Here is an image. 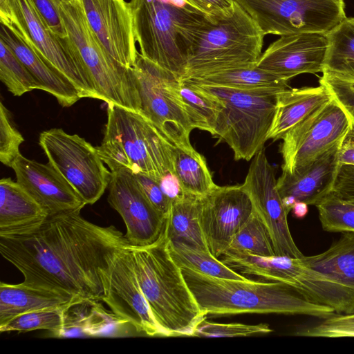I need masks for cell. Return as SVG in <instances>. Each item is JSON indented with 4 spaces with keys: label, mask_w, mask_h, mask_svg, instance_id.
I'll use <instances>...</instances> for the list:
<instances>
[{
    "label": "cell",
    "mask_w": 354,
    "mask_h": 354,
    "mask_svg": "<svg viewBox=\"0 0 354 354\" xmlns=\"http://www.w3.org/2000/svg\"><path fill=\"white\" fill-rule=\"evenodd\" d=\"M63 309L35 310L19 315L1 325L0 332L46 330L52 335L62 325Z\"/></svg>",
    "instance_id": "37"
},
{
    "label": "cell",
    "mask_w": 354,
    "mask_h": 354,
    "mask_svg": "<svg viewBox=\"0 0 354 354\" xmlns=\"http://www.w3.org/2000/svg\"><path fill=\"white\" fill-rule=\"evenodd\" d=\"M130 245L114 225L100 226L80 211L48 216L35 230L0 236V253L24 282L102 301L110 263Z\"/></svg>",
    "instance_id": "1"
},
{
    "label": "cell",
    "mask_w": 354,
    "mask_h": 354,
    "mask_svg": "<svg viewBox=\"0 0 354 354\" xmlns=\"http://www.w3.org/2000/svg\"><path fill=\"white\" fill-rule=\"evenodd\" d=\"M67 1L68 0H33L50 29L61 38H66L68 35L59 12V7L62 3Z\"/></svg>",
    "instance_id": "43"
},
{
    "label": "cell",
    "mask_w": 354,
    "mask_h": 354,
    "mask_svg": "<svg viewBox=\"0 0 354 354\" xmlns=\"http://www.w3.org/2000/svg\"><path fill=\"white\" fill-rule=\"evenodd\" d=\"M340 165H354V140L347 137L342 142L338 153Z\"/></svg>",
    "instance_id": "47"
},
{
    "label": "cell",
    "mask_w": 354,
    "mask_h": 354,
    "mask_svg": "<svg viewBox=\"0 0 354 354\" xmlns=\"http://www.w3.org/2000/svg\"><path fill=\"white\" fill-rule=\"evenodd\" d=\"M118 316L126 319L136 333L167 337L155 319L138 283L129 245L114 257L106 275L102 299Z\"/></svg>",
    "instance_id": "17"
},
{
    "label": "cell",
    "mask_w": 354,
    "mask_h": 354,
    "mask_svg": "<svg viewBox=\"0 0 354 354\" xmlns=\"http://www.w3.org/2000/svg\"><path fill=\"white\" fill-rule=\"evenodd\" d=\"M59 12L100 100L140 112V99L132 67L122 66L109 54L92 30L80 1L62 3Z\"/></svg>",
    "instance_id": "8"
},
{
    "label": "cell",
    "mask_w": 354,
    "mask_h": 354,
    "mask_svg": "<svg viewBox=\"0 0 354 354\" xmlns=\"http://www.w3.org/2000/svg\"><path fill=\"white\" fill-rule=\"evenodd\" d=\"M0 40L28 68L39 84V89L53 95L61 106H71L81 98L77 89L64 75L3 24Z\"/></svg>",
    "instance_id": "22"
},
{
    "label": "cell",
    "mask_w": 354,
    "mask_h": 354,
    "mask_svg": "<svg viewBox=\"0 0 354 354\" xmlns=\"http://www.w3.org/2000/svg\"><path fill=\"white\" fill-rule=\"evenodd\" d=\"M133 266L151 311L167 337L192 336L207 315L199 308L167 248L165 230L155 243L129 245Z\"/></svg>",
    "instance_id": "3"
},
{
    "label": "cell",
    "mask_w": 354,
    "mask_h": 354,
    "mask_svg": "<svg viewBox=\"0 0 354 354\" xmlns=\"http://www.w3.org/2000/svg\"><path fill=\"white\" fill-rule=\"evenodd\" d=\"M181 270L199 308L207 315L277 313L324 319L336 314L333 308L310 301L283 282L229 279L186 268Z\"/></svg>",
    "instance_id": "2"
},
{
    "label": "cell",
    "mask_w": 354,
    "mask_h": 354,
    "mask_svg": "<svg viewBox=\"0 0 354 354\" xmlns=\"http://www.w3.org/2000/svg\"><path fill=\"white\" fill-rule=\"evenodd\" d=\"M227 250L246 251L261 257L275 255L270 233L254 211L234 236Z\"/></svg>",
    "instance_id": "33"
},
{
    "label": "cell",
    "mask_w": 354,
    "mask_h": 354,
    "mask_svg": "<svg viewBox=\"0 0 354 354\" xmlns=\"http://www.w3.org/2000/svg\"><path fill=\"white\" fill-rule=\"evenodd\" d=\"M347 137L354 140V124H352L351 129L347 136Z\"/></svg>",
    "instance_id": "50"
},
{
    "label": "cell",
    "mask_w": 354,
    "mask_h": 354,
    "mask_svg": "<svg viewBox=\"0 0 354 354\" xmlns=\"http://www.w3.org/2000/svg\"><path fill=\"white\" fill-rule=\"evenodd\" d=\"M252 200L243 184L216 185L201 198L199 223L210 252L219 258L234 236L253 214Z\"/></svg>",
    "instance_id": "15"
},
{
    "label": "cell",
    "mask_w": 354,
    "mask_h": 354,
    "mask_svg": "<svg viewBox=\"0 0 354 354\" xmlns=\"http://www.w3.org/2000/svg\"><path fill=\"white\" fill-rule=\"evenodd\" d=\"M24 141L23 136L12 124L9 112L0 102V161L10 167L20 153L19 147Z\"/></svg>",
    "instance_id": "41"
},
{
    "label": "cell",
    "mask_w": 354,
    "mask_h": 354,
    "mask_svg": "<svg viewBox=\"0 0 354 354\" xmlns=\"http://www.w3.org/2000/svg\"><path fill=\"white\" fill-rule=\"evenodd\" d=\"M265 35L326 34L346 17L344 0H234Z\"/></svg>",
    "instance_id": "12"
},
{
    "label": "cell",
    "mask_w": 354,
    "mask_h": 354,
    "mask_svg": "<svg viewBox=\"0 0 354 354\" xmlns=\"http://www.w3.org/2000/svg\"><path fill=\"white\" fill-rule=\"evenodd\" d=\"M107 104L104 136L97 148L110 170L128 169L158 183L166 173H174L172 145L152 122L140 112Z\"/></svg>",
    "instance_id": "5"
},
{
    "label": "cell",
    "mask_w": 354,
    "mask_h": 354,
    "mask_svg": "<svg viewBox=\"0 0 354 354\" xmlns=\"http://www.w3.org/2000/svg\"><path fill=\"white\" fill-rule=\"evenodd\" d=\"M294 335L311 337H354V313H336L314 325L298 328Z\"/></svg>",
    "instance_id": "39"
},
{
    "label": "cell",
    "mask_w": 354,
    "mask_h": 354,
    "mask_svg": "<svg viewBox=\"0 0 354 354\" xmlns=\"http://www.w3.org/2000/svg\"><path fill=\"white\" fill-rule=\"evenodd\" d=\"M301 259L307 266L354 291V232H342L324 252Z\"/></svg>",
    "instance_id": "27"
},
{
    "label": "cell",
    "mask_w": 354,
    "mask_h": 354,
    "mask_svg": "<svg viewBox=\"0 0 354 354\" xmlns=\"http://www.w3.org/2000/svg\"><path fill=\"white\" fill-rule=\"evenodd\" d=\"M174 173L185 193L203 197L216 187L205 158L194 148L172 145Z\"/></svg>",
    "instance_id": "29"
},
{
    "label": "cell",
    "mask_w": 354,
    "mask_h": 354,
    "mask_svg": "<svg viewBox=\"0 0 354 354\" xmlns=\"http://www.w3.org/2000/svg\"><path fill=\"white\" fill-rule=\"evenodd\" d=\"M352 127L350 118L331 98L290 129L281 138V169L292 174L308 167L337 145Z\"/></svg>",
    "instance_id": "13"
},
{
    "label": "cell",
    "mask_w": 354,
    "mask_h": 354,
    "mask_svg": "<svg viewBox=\"0 0 354 354\" xmlns=\"http://www.w3.org/2000/svg\"><path fill=\"white\" fill-rule=\"evenodd\" d=\"M1 24L9 26L12 24L16 17L12 10L10 0H0Z\"/></svg>",
    "instance_id": "48"
},
{
    "label": "cell",
    "mask_w": 354,
    "mask_h": 354,
    "mask_svg": "<svg viewBox=\"0 0 354 354\" xmlns=\"http://www.w3.org/2000/svg\"><path fill=\"white\" fill-rule=\"evenodd\" d=\"M17 182L49 216L81 211L86 205L72 185L49 162L43 164L19 153L10 166Z\"/></svg>",
    "instance_id": "20"
},
{
    "label": "cell",
    "mask_w": 354,
    "mask_h": 354,
    "mask_svg": "<svg viewBox=\"0 0 354 354\" xmlns=\"http://www.w3.org/2000/svg\"><path fill=\"white\" fill-rule=\"evenodd\" d=\"M129 5L141 55L181 80L195 37L211 19L188 0H131Z\"/></svg>",
    "instance_id": "4"
},
{
    "label": "cell",
    "mask_w": 354,
    "mask_h": 354,
    "mask_svg": "<svg viewBox=\"0 0 354 354\" xmlns=\"http://www.w3.org/2000/svg\"><path fill=\"white\" fill-rule=\"evenodd\" d=\"M212 20L232 15L235 9L234 0H188Z\"/></svg>",
    "instance_id": "44"
},
{
    "label": "cell",
    "mask_w": 354,
    "mask_h": 354,
    "mask_svg": "<svg viewBox=\"0 0 354 354\" xmlns=\"http://www.w3.org/2000/svg\"><path fill=\"white\" fill-rule=\"evenodd\" d=\"M167 248L172 259L180 268H186L218 278L248 279L215 257L209 251L194 248L183 243L171 242L168 239Z\"/></svg>",
    "instance_id": "31"
},
{
    "label": "cell",
    "mask_w": 354,
    "mask_h": 354,
    "mask_svg": "<svg viewBox=\"0 0 354 354\" xmlns=\"http://www.w3.org/2000/svg\"><path fill=\"white\" fill-rule=\"evenodd\" d=\"M331 100L322 85L288 88L277 93L276 111L267 140L276 141L317 109Z\"/></svg>",
    "instance_id": "25"
},
{
    "label": "cell",
    "mask_w": 354,
    "mask_h": 354,
    "mask_svg": "<svg viewBox=\"0 0 354 354\" xmlns=\"http://www.w3.org/2000/svg\"><path fill=\"white\" fill-rule=\"evenodd\" d=\"M133 174L149 202L166 218L170 208L171 199L163 192L157 181L142 173Z\"/></svg>",
    "instance_id": "42"
},
{
    "label": "cell",
    "mask_w": 354,
    "mask_h": 354,
    "mask_svg": "<svg viewBox=\"0 0 354 354\" xmlns=\"http://www.w3.org/2000/svg\"><path fill=\"white\" fill-rule=\"evenodd\" d=\"M84 299L72 294L27 284L0 283V326L28 312L62 309Z\"/></svg>",
    "instance_id": "24"
},
{
    "label": "cell",
    "mask_w": 354,
    "mask_h": 354,
    "mask_svg": "<svg viewBox=\"0 0 354 354\" xmlns=\"http://www.w3.org/2000/svg\"><path fill=\"white\" fill-rule=\"evenodd\" d=\"M87 20L109 54L122 66H133L138 54L129 3L80 0Z\"/></svg>",
    "instance_id": "18"
},
{
    "label": "cell",
    "mask_w": 354,
    "mask_h": 354,
    "mask_svg": "<svg viewBox=\"0 0 354 354\" xmlns=\"http://www.w3.org/2000/svg\"><path fill=\"white\" fill-rule=\"evenodd\" d=\"M265 35L253 19L235 2L233 14L209 19L190 48L181 80L230 68L256 66Z\"/></svg>",
    "instance_id": "6"
},
{
    "label": "cell",
    "mask_w": 354,
    "mask_h": 354,
    "mask_svg": "<svg viewBox=\"0 0 354 354\" xmlns=\"http://www.w3.org/2000/svg\"><path fill=\"white\" fill-rule=\"evenodd\" d=\"M158 183L163 192L171 201L182 198L187 194L176 176L171 171L166 173Z\"/></svg>",
    "instance_id": "46"
},
{
    "label": "cell",
    "mask_w": 354,
    "mask_h": 354,
    "mask_svg": "<svg viewBox=\"0 0 354 354\" xmlns=\"http://www.w3.org/2000/svg\"><path fill=\"white\" fill-rule=\"evenodd\" d=\"M333 193L354 201V165L339 166Z\"/></svg>",
    "instance_id": "45"
},
{
    "label": "cell",
    "mask_w": 354,
    "mask_h": 354,
    "mask_svg": "<svg viewBox=\"0 0 354 354\" xmlns=\"http://www.w3.org/2000/svg\"><path fill=\"white\" fill-rule=\"evenodd\" d=\"M308 205L304 202H297L291 209L293 216L297 218H304L308 212Z\"/></svg>",
    "instance_id": "49"
},
{
    "label": "cell",
    "mask_w": 354,
    "mask_h": 354,
    "mask_svg": "<svg viewBox=\"0 0 354 354\" xmlns=\"http://www.w3.org/2000/svg\"><path fill=\"white\" fill-rule=\"evenodd\" d=\"M0 80L17 97L39 89L33 75L2 40H0Z\"/></svg>",
    "instance_id": "35"
},
{
    "label": "cell",
    "mask_w": 354,
    "mask_h": 354,
    "mask_svg": "<svg viewBox=\"0 0 354 354\" xmlns=\"http://www.w3.org/2000/svg\"><path fill=\"white\" fill-rule=\"evenodd\" d=\"M243 185L253 203L254 212L266 225L277 256L302 258L288 223V214L277 186L274 171L264 148L252 158Z\"/></svg>",
    "instance_id": "14"
},
{
    "label": "cell",
    "mask_w": 354,
    "mask_h": 354,
    "mask_svg": "<svg viewBox=\"0 0 354 354\" xmlns=\"http://www.w3.org/2000/svg\"><path fill=\"white\" fill-rule=\"evenodd\" d=\"M326 36L323 71L354 75V17H346Z\"/></svg>",
    "instance_id": "32"
},
{
    "label": "cell",
    "mask_w": 354,
    "mask_h": 354,
    "mask_svg": "<svg viewBox=\"0 0 354 354\" xmlns=\"http://www.w3.org/2000/svg\"><path fill=\"white\" fill-rule=\"evenodd\" d=\"M322 229L329 232H354V201L328 194L315 205Z\"/></svg>",
    "instance_id": "34"
},
{
    "label": "cell",
    "mask_w": 354,
    "mask_h": 354,
    "mask_svg": "<svg viewBox=\"0 0 354 354\" xmlns=\"http://www.w3.org/2000/svg\"><path fill=\"white\" fill-rule=\"evenodd\" d=\"M186 82L203 86L237 89H274L290 88L288 82L256 66L230 68L188 79Z\"/></svg>",
    "instance_id": "28"
},
{
    "label": "cell",
    "mask_w": 354,
    "mask_h": 354,
    "mask_svg": "<svg viewBox=\"0 0 354 354\" xmlns=\"http://www.w3.org/2000/svg\"><path fill=\"white\" fill-rule=\"evenodd\" d=\"M97 300L81 299L65 307L60 328L51 335L58 338L90 337V328Z\"/></svg>",
    "instance_id": "36"
},
{
    "label": "cell",
    "mask_w": 354,
    "mask_h": 354,
    "mask_svg": "<svg viewBox=\"0 0 354 354\" xmlns=\"http://www.w3.org/2000/svg\"><path fill=\"white\" fill-rule=\"evenodd\" d=\"M39 144L48 162L86 205H93L101 198L109 186L111 171L105 167L97 148L80 136L58 128L42 131Z\"/></svg>",
    "instance_id": "10"
},
{
    "label": "cell",
    "mask_w": 354,
    "mask_h": 354,
    "mask_svg": "<svg viewBox=\"0 0 354 354\" xmlns=\"http://www.w3.org/2000/svg\"><path fill=\"white\" fill-rule=\"evenodd\" d=\"M272 330L266 324L248 325L243 324H220L202 320L196 327L193 337H245L271 333Z\"/></svg>",
    "instance_id": "40"
},
{
    "label": "cell",
    "mask_w": 354,
    "mask_h": 354,
    "mask_svg": "<svg viewBox=\"0 0 354 354\" xmlns=\"http://www.w3.org/2000/svg\"><path fill=\"white\" fill-rule=\"evenodd\" d=\"M198 86L222 104L214 136L230 147L235 160L252 159L268 140L281 91Z\"/></svg>",
    "instance_id": "7"
},
{
    "label": "cell",
    "mask_w": 354,
    "mask_h": 354,
    "mask_svg": "<svg viewBox=\"0 0 354 354\" xmlns=\"http://www.w3.org/2000/svg\"><path fill=\"white\" fill-rule=\"evenodd\" d=\"M341 145H335L299 171H282L277 180L281 198H289L295 203L304 202L315 206L331 194L340 166L338 153Z\"/></svg>",
    "instance_id": "21"
},
{
    "label": "cell",
    "mask_w": 354,
    "mask_h": 354,
    "mask_svg": "<svg viewBox=\"0 0 354 354\" xmlns=\"http://www.w3.org/2000/svg\"><path fill=\"white\" fill-rule=\"evenodd\" d=\"M327 47L325 33L282 35L261 54L257 66L288 82L301 74L322 73Z\"/></svg>",
    "instance_id": "19"
},
{
    "label": "cell",
    "mask_w": 354,
    "mask_h": 354,
    "mask_svg": "<svg viewBox=\"0 0 354 354\" xmlns=\"http://www.w3.org/2000/svg\"><path fill=\"white\" fill-rule=\"evenodd\" d=\"M16 17L8 28L32 48L77 89L81 98L99 99L93 80L68 37L61 38L48 27L33 0H10Z\"/></svg>",
    "instance_id": "11"
},
{
    "label": "cell",
    "mask_w": 354,
    "mask_h": 354,
    "mask_svg": "<svg viewBox=\"0 0 354 354\" xmlns=\"http://www.w3.org/2000/svg\"><path fill=\"white\" fill-rule=\"evenodd\" d=\"M200 203L201 197L188 194L171 201L165 234L171 242L209 251L199 223Z\"/></svg>",
    "instance_id": "26"
},
{
    "label": "cell",
    "mask_w": 354,
    "mask_h": 354,
    "mask_svg": "<svg viewBox=\"0 0 354 354\" xmlns=\"http://www.w3.org/2000/svg\"><path fill=\"white\" fill-rule=\"evenodd\" d=\"M108 189V202L123 219L131 246H147L160 239L166 218L149 202L131 170L111 171Z\"/></svg>",
    "instance_id": "16"
},
{
    "label": "cell",
    "mask_w": 354,
    "mask_h": 354,
    "mask_svg": "<svg viewBox=\"0 0 354 354\" xmlns=\"http://www.w3.org/2000/svg\"><path fill=\"white\" fill-rule=\"evenodd\" d=\"M48 212L16 181L0 180V236L29 233L48 217Z\"/></svg>",
    "instance_id": "23"
},
{
    "label": "cell",
    "mask_w": 354,
    "mask_h": 354,
    "mask_svg": "<svg viewBox=\"0 0 354 354\" xmlns=\"http://www.w3.org/2000/svg\"><path fill=\"white\" fill-rule=\"evenodd\" d=\"M180 95L192 127L215 135L221 101L200 86L181 80Z\"/></svg>",
    "instance_id": "30"
},
{
    "label": "cell",
    "mask_w": 354,
    "mask_h": 354,
    "mask_svg": "<svg viewBox=\"0 0 354 354\" xmlns=\"http://www.w3.org/2000/svg\"><path fill=\"white\" fill-rule=\"evenodd\" d=\"M140 99V111L174 146L193 149V130L180 95L181 80L138 53L132 67Z\"/></svg>",
    "instance_id": "9"
},
{
    "label": "cell",
    "mask_w": 354,
    "mask_h": 354,
    "mask_svg": "<svg viewBox=\"0 0 354 354\" xmlns=\"http://www.w3.org/2000/svg\"><path fill=\"white\" fill-rule=\"evenodd\" d=\"M319 84L326 89L354 124V75L324 71Z\"/></svg>",
    "instance_id": "38"
}]
</instances>
